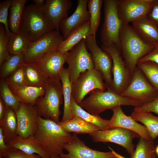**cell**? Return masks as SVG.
Instances as JSON below:
<instances>
[{
    "instance_id": "9",
    "label": "cell",
    "mask_w": 158,
    "mask_h": 158,
    "mask_svg": "<svg viewBox=\"0 0 158 158\" xmlns=\"http://www.w3.org/2000/svg\"><path fill=\"white\" fill-rule=\"evenodd\" d=\"M101 73L94 68L81 73L76 80L72 83V95L75 102L80 104L85 96L92 91H105L107 87Z\"/></svg>"
},
{
    "instance_id": "42",
    "label": "cell",
    "mask_w": 158,
    "mask_h": 158,
    "mask_svg": "<svg viewBox=\"0 0 158 158\" xmlns=\"http://www.w3.org/2000/svg\"><path fill=\"white\" fill-rule=\"evenodd\" d=\"M134 110L149 112H152L158 115V95L152 101L144 103L141 107L135 108Z\"/></svg>"
},
{
    "instance_id": "30",
    "label": "cell",
    "mask_w": 158,
    "mask_h": 158,
    "mask_svg": "<svg viewBox=\"0 0 158 158\" xmlns=\"http://www.w3.org/2000/svg\"><path fill=\"white\" fill-rule=\"evenodd\" d=\"M130 116L136 121L144 125L151 140H153L158 136V116H154L150 112L134 110Z\"/></svg>"
},
{
    "instance_id": "46",
    "label": "cell",
    "mask_w": 158,
    "mask_h": 158,
    "mask_svg": "<svg viewBox=\"0 0 158 158\" xmlns=\"http://www.w3.org/2000/svg\"><path fill=\"white\" fill-rule=\"evenodd\" d=\"M6 110V107L2 100L0 98V119L3 116Z\"/></svg>"
},
{
    "instance_id": "43",
    "label": "cell",
    "mask_w": 158,
    "mask_h": 158,
    "mask_svg": "<svg viewBox=\"0 0 158 158\" xmlns=\"http://www.w3.org/2000/svg\"><path fill=\"white\" fill-rule=\"evenodd\" d=\"M147 17L158 28V0H154L153 6Z\"/></svg>"
},
{
    "instance_id": "20",
    "label": "cell",
    "mask_w": 158,
    "mask_h": 158,
    "mask_svg": "<svg viewBox=\"0 0 158 158\" xmlns=\"http://www.w3.org/2000/svg\"><path fill=\"white\" fill-rule=\"evenodd\" d=\"M72 5L71 0H45L43 10L56 29L59 31V23L68 17Z\"/></svg>"
},
{
    "instance_id": "6",
    "label": "cell",
    "mask_w": 158,
    "mask_h": 158,
    "mask_svg": "<svg viewBox=\"0 0 158 158\" xmlns=\"http://www.w3.org/2000/svg\"><path fill=\"white\" fill-rule=\"evenodd\" d=\"M118 1L104 0V19L100 34L102 47L114 44L120 49V35L123 23L118 14Z\"/></svg>"
},
{
    "instance_id": "32",
    "label": "cell",
    "mask_w": 158,
    "mask_h": 158,
    "mask_svg": "<svg viewBox=\"0 0 158 158\" xmlns=\"http://www.w3.org/2000/svg\"><path fill=\"white\" fill-rule=\"evenodd\" d=\"M24 53L9 54L0 65V77L5 79L12 74L24 63Z\"/></svg>"
},
{
    "instance_id": "39",
    "label": "cell",
    "mask_w": 158,
    "mask_h": 158,
    "mask_svg": "<svg viewBox=\"0 0 158 158\" xmlns=\"http://www.w3.org/2000/svg\"><path fill=\"white\" fill-rule=\"evenodd\" d=\"M10 35L6 34L3 25H0V66L9 54L8 43Z\"/></svg>"
},
{
    "instance_id": "13",
    "label": "cell",
    "mask_w": 158,
    "mask_h": 158,
    "mask_svg": "<svg viewBox=\"0 0 158 158\" xmlns=\"http://www.w3.org/2000/svg\"><path fill=\"white\" fill-rule=\"evenodd\" d=\"M86 48L91 53L95 69L102 74L107 87L111 88L112 78V61L111 57L107 52L100 48L97 45L96 37L90 35L85 38Z\"/></svg>"
},
{
    "instance_id": "48",
    "label": "cell",
    "mask_w": 158,
    "mask_h": 158,
    "mask_svg": "<svg viewBox=\"0 0 158 158\" xmlns=\"http://www.w3.org/2000/svg\"><path fill=\"white\" fill-rule=\"evenodd\" d=\"M155 151L156 153L158 155V145L155 148Z\"/></svg>"
},
{
    "instance_id": "38",
    "label": "cell",
    "mask_w": 158,
    "mask_h": 158,
    "mask_svg": "<svg viewBox=\"0 0 158 158\" xmlns=\"http://www.w3.org/2000/svg\"><path fill=\"white\" fill-rule=\"evenodd\" d=\"M5 79L12 91L28 86L22 65Z\"/></svg>"
},
{
    "instance_id": "44",
    "label": "cell",
    "mask_w": 158,
    "mask_h": 158,
    "mask_svg": "<svg viewBox=\"0 0 158 158\" xmlns=\"http://www.w3.org/2000/svg\"><path fill=\"white\" fill-rule=\"evenodd\" d=\"M147 61L152 62L158 64V46H155L152 51L140 59L138 62Z\"/></svg>"
},
{
    "instance_id": "12",
    "label": "cell",
    "mask_w": 158,
    "mask_h": 158,
    "mask_svg": "<svg viewBox=\"0 0 158 158\" xmlns=\"http://www.w3.org/2000/svg\"><path fill=\"white\" fill-rule=\"evenodd\" d=\"M64 40L60 31L55 30L29 43L24 53V63L37 62L47 51L58 48Z\"/></svg>"
},
{
    "instance_id": "50",
    "label": "cell",
    "mask_w": 158,
    "mask_h": 158,
    "mask_svg": "<svg viewBox=\"0 0 158 158\" xmlns=\"http://www.w3.org/2000/svg\"><path fill=\"white\" fill-rule=\"evenodd\" d=\"M0 158H3L1 157H0Z\"/></svg>"
},
{
    "instance_id": "8",
    "label": "cell",
    "mask_w": 158,
    "mask_h": 158,
    "mask_svg": "<svg viewBox=\"0 0 158 158\" xmlns=\"http://www.w3.org/2000/svg\"><path fill=\"white\" fill-rule=\"evenodd\" d=\"M66 62L69 79L72 83L75 82L80 74L94 68L91 53L87 49L85 38L68 52Z\"/></svg>"
},
{
    "instance_id": "19",
    "label": "cell",
    "mask_w": 158,
    "mask_h": 158,
    "mask_svg": "<svg viewBox=\"0 0 158 158\" xmlns=\"http://www.w3.org/2000/svg\"><path fill=\"white\" fill-rule=\"evenodd\" d=\"M111 110L113 114L109 119L108 129L115 128H124L136 133L143 138L151 139L146 128L138 123L130 116L125 115L121 106L115 107Z\"/></svg>"
},
{
    "instance_id": "14",
    "label": "cell",
    "mask_w": 158,
    "mask_h": 158,
    "mask_svg": "<svg viewBox=\"0 0 158 158\" xmlns=\"http://www.w3.org/2000/svg\"><path fill=\"white\" fill-rule=\"evenodd\" d=\"M67 153H63L60 158H126L114 150L110 147L111 151L103 152L92 149L74 133L71 141L63 146Z\"/></svg>"
},
{
    "instance_id": "37",
    "label": "cell",
    "mask_w": 158,
    "mask_h": 158,
    "mask_svg": "<svg viewBox=\"0 0 158 158\" xmlns=\"http://www.w3.org/2000/svg\"><path fill=\"white\" fill-rule=\"evenodd\" d=\"M137 66L150 83L158 90V64L147 61L138 62Z\"/></svg>"
},
{
    "instance_id": "41",
    "label": "cell",
    "mask_w": 158,
    "mask_h": 158,
    "mask_svg": "<svg viewBox=\"0 0 158 158\" xmlns=\"http://www.w3.org/2000/svg\"><path fill=\"white\" fill-rule=\"evenodd\" d=\"M4 158H42L36 154H28L19 150L11 148L3 157Z\"/></svg>"
},
{
    "instance_id": "49",
    "label": "cell",
    "mask_w": 158,
    "mask_h": 158,
    "mask_svg": "<svg viewBox=\"0 0 158 158\" xmlns=\"http://www.w3.org/2000/svg\"><path fill=\"white\" fill-rule=\"evenodd\" d=\"M50 158H60V156H53L50 157Z\"/></svg>"
},
{
    "instance_id": "2",
    "label": "cell",
    "mask_w": 158,
    "mask_h": 158,
    "mask_svg": "<svg viewBox=\"0 0 158 158\" xmlns=\"http://www.w3.org/2000/svg\"><path fill=\"white\" fill-rule=\"evenodd\" d=\"M34 136L50 157L59 156L63 153L64 145L73 138V135L63 130L58 123L40 116Z\"/></svg>"
},
{
    "instance_id": "11",
    "label": "cell",
    "mask_w": 158,
    "mask_h": 158,
    "mask_svg": "<svg viewBox=\"0 0 158 158\" xmlns=\"http://www.w3.org/2000/svg\"><path fill=\"white\" fill-rule=\"evenodd\" d=\"M90 135L94 142H111L122 146L126 149L130 156L135 150L133 139L140 137L136 133L121 128L98 130Z\"/></svg>"
},
{
    "instance_id": "24",
    "label": "cell",
    "mask_w": 158,
    "mask_h": 158,
    "mask_svg": "<svg viewBox=\"0 0 158 158\" xmlns=\"http://www.w3.org/2000/svg\"><path fill=\"white\" fill-rule=\"evenodd\" d=\"M62 83L63 98V111L61 121L64 122L71 119L73 116L71 111V105L72 95V83L69 77L67 68H62L59 75Z\"/></svg>"
},
{
    "instance_id": "16",
    "label": "cell",
    "mask_w": 158,
    "mask_h": 158,
    "mask_svg": "<svg viewBox=\"0 0 158 158\" xmlns=\"http://www.w3.org/2000/svg\"><path fill=\"white\" fill-rule=\"evenodd\" d=\"M17 135L24 138L34 135L37 129L39 115L36 105L22 102L15 111Z\"/></svg>"
},
{
    "instance_id": "4",
    "label": "cell",
    "mask_w": 158,
    "mask_h": 158,
    "mask_svg": "<svg viewBox=\"0 0 158 158\" xmlns=\"http://www.w3.org/2000/svg\"><path fill=\"white\" fill-rule=\"evenodd\" d=\"M55 30H56L55 26L43 10L34 3L25 6L19 32L29 43Z\"/></svg>"
},
{
    "instance_id": "28",
    "label": "cell",
    "mask_w": 158,
    "mask_h": 158,
    "mask_svg": "<svg viewBox=\"0 0 158 158\" xmlns=\"http://www.w3.org/2000/svg\"><path fill=\"white\" fill-rule=\"evenodd\" d=\"M71 111L73 116H78L85 121L94 125L100 130L108 129L109 120L102 118L99 115L91 114L85 110L75 101L72 96Z\"/></svg>"
},
{
    "instance_id": "23",
    "label": "cell",
    "mask_w": 158,
    "mask_h": 158,
    "mask_svg": "<svg viewBox=\"0 0 158 158\" xmlns=\"http://www.w3.org/2000/svg\"><path fill=\"white\" fill-rule=\"evenodd\" d=\"M91 35H92L89 22L72 31L67 38L61 42L58 50L60 53L65 54L83 39Z\"/></svg>"
},
{
    "instance_id": "29",
    "label": "cell",
    "mask_w": 158,
    "mask_h": 158,
    "mask_svg": "<svg viewBox=\"0 0 158 158\" xmlns=\"http://www.w3.org/2000/svg\"><path fill=\"white\" fill-rule=\"evenodd\" d=\"M27 0H12L10 8L8 23L13 33L19 32Z\"/></svg>"
},
{
    "instance_id": "45",
    "label": "cell",
    "mask_w": 158,
    "mask_h": 158,
    "mask_svg": "<svg viewBox=\"0 0 158 158\" xmlns=\"http://www.w3.org/2000/svg\"><path fill=\"white\" fill-rule=\"evenodd\" d=\"M11 149L5 143L2 129L0 127V157L3 158Z\"/></svg>"
},
{
    "instance_id": "34",
    "label": "cell",
    "mask_w": 158,
    "mask_h": 158,
    "mask_svg": "<svg viewBox=\"0 0 158 158\" xmlns=\"http://www.w3.org/2000/svg\"><path fill=\"white\" fill-rule=\"evenodd\" d=\"M155 149L152 140L140 137L135 151L130 158H155Z\"/></svg>"
},
{
    "instance_id": "33",
    "label": "cell",
    "mask_w": 158,
    "mask_h": 158,
    "mask_svg": "<svg viewBox=\"0 0 158 158\" xmlns=\"http://www.w3.org/2000/svg\"><path fill=\"white\" fill-rule=\"evenodd\" d=\"M103 1L102 0H88L87 8L90 16V28L94 37H96L100 23L101 9Z\"/></svg>"
},
{
    "instance_id": "10",
    "label": "cell",
    "mask_w": 158,
    "mask_h": 158,
    "mask_svg": "<svg viewBox=\"0 0 158 158\" xmlns=\"http://www.w3.org/2000/svg\"><path fill=\"white\" fill-rule=\"evenodd\" d=\"M102 48L109 54L112 60L113 78L110 88L121 95L129 84L132 75L121 57L120 49L116 45Z\"/></svg>"
},
{
    "instance_id": "3",
    "label": "cell",
    "mask_w": 158,
    "mask_h": 158,
    "mask_svg": "<svg viewBox=\"0 0 158 158\" xmlns=\"http://www.w3.org/2000/svg\"><path fill=\"white\" fill-rule=\"evenodd\" d=\"M89 94V96L83 100L79 105L87 112L94 115H99L107 109H111L118 106H130L136 108L144 104L123 96L109 87L104 91L95 90Z\"/></svg>"
},
{
    "instance_id": "22",
    "label": "cell",
    "mask_w": 158,
    "mask_h": 158,
    "mask_svg": "<svg viewBox=\"0 0 158 158\" xmlns=\"http://www.w3.org/2000/svg\"><path fill=\"white\" fill-rule=\"evenodd\" d=\"M132 25L144 40L154 46H158V28L147 17L133 22Z\"/></svg>"
},
{
    "instance_id": "7",
    "label": "cell",
    "mask_w": 158,
    "mask_h": 158,
    "mask_svg": "<svg viewBox=\"0 0 158 158\" xmlns=\"http://www.w3.org/2000/svg\"><path fill=\"white\" fill-rule=\"evenodd\" d=\"M121 95L145 103L152 101L157 96L158 90L137 66L129 84Z\"/></svg>"
},
{
    "instance_id": "31",
    "label": "cell",
    "mask_w": 158,
    "mask_h": 158,
    "mask_svg": "<svg viewBox=\"0 0 158 158\" xmlns=\"http://www.w3.org/2000/svg\"><path fill=\"white\" fill-rule=\"evenodd\" d=\"M12 91L20 102L34 106L38 99L44 94L45 89L27 86Z\"/></svg>"
},
{
    "instance_id": "18",
    "label": "cell",
    "mask_w": 158,
    "mask_h": 158,
    "mask_svg": "<svg viewBox=\"0 0 158 158\" xmlns=\"http://www.w3.org/2000/svg\"><path fill=\"white\" fill-rule=\"evenodd\" d=\"M88 0H78L73 13L60 23L59 29L64 39L74 29L90 22V16L87 9Z\"/></svg>"
},
{
    "instance_id": "17",
    "label": "cell",
    "mask_w": 158,
    "mask_h": 158,
    "mask_svg": "<svg viewBox=\"0 0 158 158\" xmlns=\"http://www.w3.org/2000/svg\"><path fill=\"white\" fill-rule=\"evenodd\" d=\"M68 52L62 54L58 51V48L52 49L45 53L35 63L47 78H59Z\"/></svg>"
},
{
    "instance_id": "1",
    "label": "cell",
    "mask_w": 158,
    "mask_h": 158,
    "mask_svg": "<svg viewBox=\"0 0 158 158\" xmlns=\"http://www.w3.org/2000/svg\"><path fill=\"white\" fill-rule=\"evenodd\" d=\"M120 42L121 55L132 75L139 61L155 46L144 40L129 24H123Z\"/></svg>"
},
{
    "instance_id": "5",
    "label": "cell",
    "mask_w": 158,
    "mask_h": 158,
    "mask_svg": "<svg viewBox=\"0 0 158 158\" xmlns=\"http://www.w3.org/2000/svg\"><path fill=\"white\" fill-rule=\"evenodd\" d=\"M63 101L62 83L59 78H48L45 93L35 104L39 115L59 123L61 114L60 107Z\"/></svg>"
},
{
    "instance_id": "25",
    "label": "cell",
    "mask_w": 158,
    "mask_h": 158,
    "mask_svg": "<svg viewBox=\"0 0 158 158\" xmlns=\"http://www.w3.org/2000/svg\"><path fill=\"white\" fill-rule=\"evenodd\" d=\"M28 86L45 89L48 79L36 63H23L22 65Z\"/></svg>"
},
{
    "instance_id": "15",
    "label": "cell",
    "mask_w": 158,
    "mask_h": 158,
    "mask_svg": "<svg viewBox=\"0 0 158 158\" xmlns=\"http://www.w3.org/2000/svg\"><path fill=\"white\" fill-rule=\"evenodd\" d=\"M154 0H118L117 10L123 24H129L147 17Z\"/></svg>"
},
{
    "instance_id": "36",
    "label": "cell",
    "mask_w": 158,
    "mask_h": 158,
    "mask_svg": "<svg viewBox=\"0 0 158 158\" xmlns=\"http://www.w3.org/2000/svg\"><path fill=\"white\" fill-rule=\"evenodd\" d=\"M0 98L6 107L11 108L16 111L19 108L20 102L14 94L5 79H1L0 83Z\"/></svg>"
},
{
    "instance_id": "26",
    "label": "cell",
    "mask_w": 158,
    "mask_h": 158,
    "mask_svg": "<svg viewBox=\"0 0 158 158\" xmlns=\"http://www.w3.org/2000/svg\"><path fill=\"white\" fill-rule=\"evenodd\" d=\"M66 131L77 134H87L89 135L100 130L97 127L78 116H73L67 121H60L58 123Z\"/></svg>"
},
{
    "instance_id": "40",
    "label": "cell",
    "mask_w": 158,
    "mask_h": 158,
    "mask_svg": "<svg viewBox=\"0 0 158 158\" xmlns=\"http://www.w3.org/2000/svg\"><path fill=\"white\" fill-rule=\"evenodd\" d=\"M12 1L5 0L0 1V22L4 26L6 34L9 35L13 34L9 28L8 19V11Z\"/></svg>"
},
{
    "instance_id": "35",
    "label": "cell",
    "mask_w": 158,
    "mask_h": 158,
    "mask_svg": "<svg viewBox=\"0 0 158 158\" xmlns=\"http://www.w3.org/2000/svg\"><path fill=\"white\" fill-rule=\"evenodd\" d=\"M29 44L25 37L20 32L13 33L9 37L8 50L9 53L12 54L25 53Z\"/></svg>"
},
{
    "instance_id": "47",
    "label": "cell",
    "mask_w": 158,
    "mask_h": 158,
    "mask_svg": "<svg viewBox=\"0 0 158 158\" xmlns=\"http://www.w3.org/2000/svg\"><path fill=\"white\" fill-rule=\"evenodd\" d=\"M34 3L39 8L43 10L45 4V0H33Z\"/></svg>"
},
{
    "instance_id": "27",
    "label": "cell",
    "mask_w": 158,
    "mask_h": 158,
    "mask_svg": "<svg viewBox=\"0 0 158 158\" xmlns=\"http://www.w3.org/2000/svg\"><path fill=\"white\" fill-rule=\"evenodd\" d=\"M6 107L5 113L0 119V127L2 129L5 142L7 144L18 135L17 121L15 111L11 108Z\"/></svg>"
},
{
    "instance_id": "21",
    "label": "cell",
    "mask_w": 158,
    "mask_h": 158,
    "mask_svg": "<svg viewBox=\"0 0 158 158\" xmlns=\"http://www.w3.org/2000/svg\"><path fill=\"white\" fill-rule=\"evenodd\" d=\"M6 144L11 148L18 150L28 154H36L42 158L50 157L34 135L26 138L18 135Z\"/></svg>"
}]
</instances>
